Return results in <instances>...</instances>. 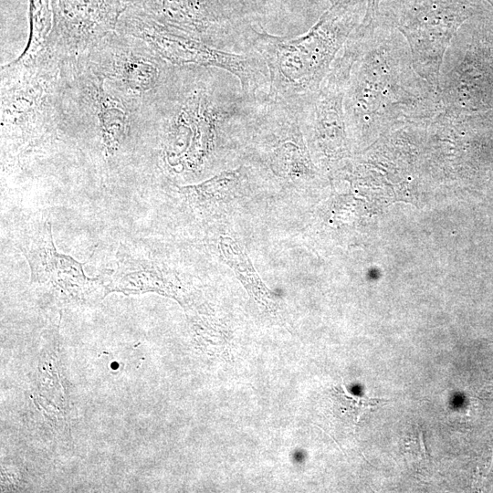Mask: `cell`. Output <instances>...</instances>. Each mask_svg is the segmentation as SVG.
Wrapping results in <instances>:
<instances>
[{"label": "cell", "instance_id": "6da1fadb", "mask_svg": "<svg viewBox=\"0 0 493 493\" xmlns=\"http://www.w3.org/2000/svg\"><path fill=\"white\" fill-rule=\"evenodd\" d=\"M260 97L246 94L226 70L177 67L169 86L147 107L166 162L179 171L203 169L235 140L246 137Z\"/></svg>", "mask_w": 493, "mask_h": 493}, {"label": "cell", "instance_id": "7a4b0ae2", "mask_svg": "<svg viewBox=\"0 0 493 493\" xmlns=\"http://www.w3.org/2000/svg\"><path fill=\"white\" fill-rule=\"evenodd\" d=\"M396 31L367 11L347 39L353 58L344 113L355 133L377 121L428 117L444 110L439 91L415 71L409 46Z\"/></svg>", "mask_w": 493, "mask_h": 493}, {"label": "cell", "instance_id": "3957f363", "mask_svg": "<svg viewBox=\"0 0 493 493\" xmlns=\"http://www.w3.org/2000/svg\"><path fill=\"white\" fill-rule=\"evenodd\" d=\"M362 0H336L306 32L284 37L256 29L251 52L264 60L268 97L294 103L319 89L351 33L358 26Z\"/></svg>", "mask_w": 493, "mask_h": 493}, {"label": "cell", "instance_id": "277c9868", "mask_svg": "<svg viewBox=\"0 0 493 493\" xmlns=\"http://www.w3.org/2000/svg\"><path fill=\"white\" fill-rule=\"evenodd\" d=\"M116 30L142 40L173 66L221 68L236 76L246 94L268 96L267 68L256 52L236 53L212 47L154 21L131 5L120 17Z\"/></svg>", "mask_w": 493, "mask_h": 493}, {"label": "cell", "instance_id": "5b68a950", "mask_svg": "<svg viewBox=\"0 0 493 493\" xmlns=\"http://www.w3.org/2000/svg\"><path fill=\"white\" fill-rule=\"evenodd\" d=\"M376 9L406 40L415 71L439 91L445 54L469 14L466 0H389Z\"/></svg>", "mask_w": 493, "mask_h": 493}, {"label": "cell", "instance_id": "8992f818", "mask_svg": "<svg viewBox=\"0 0 493 493\" xmlns=\"http://www.w3.org/2000/svg\"><path fill=\"white\" fill-rule=\"evenodd\" d=\"M89 67L117 92L142 103L154 101L173 79L176 68L142 40L114 31L84 56Z\"/></svg>", "mask_w": 493, "mask_h": 493}, {"label": "cell", "instance_id": "52a82bcc", "mask_svg": "<svg viewBox=\"0 0 493 493\" xmlns=\"http://www.w3.org/2000/svg\"><path fill=\"white\" fill-rule=\"evenodd\" d=\"M131 6L154 21L212 47L251 52L255 30L223 0H129Z\"/></svg>", "mask_w": 493, "mask_h": 493}, {"label": "cell", "instance_id": "ba28073f", "mask_svg": "<svg viewBox=\"0 0 493 493\" xmlns=\"http://www.w3.org/2000/svg\"><path fill=\"white\" fill-rule=\"evenodd\" d=\"M129 0H50L52 27L44 47L63 58L87 55L116 31Z\"/></svg>", "mask_w": 493, "mask_h": 493}, {"label": "cell", "instance_id": "9c48e42d", "mask_svg": "<svg viewBox=\"0 0 493 493\" xmlns=\"http://www.w3.org/2000/svg\"><path fill=\"white\" fill-rule=\"evenodd\" d=\"M17 247L27 260L32 284L47 286L77 299H84L101 286L99 278H89L85 275L84 263L58 252L47 219L27 227L19 236Z\"/></svg>", "mask_w": 493, "mask_h": 493}, {"label": "cell", "instance_id": "30bf717a", "mask_svg": "<svg viewBox=\"0 0 493 493\" xmlns=\"http://www.w3.org/2000/svg\"><path fill=\"white\" fill-rule=\"evenodd\" d=\"M50 0H30L31 36L22 56H30L41 49L52 27Z\"/></svg>", "mask_w": 493, "mask_h": 493}, {"label": "cell", "instance_id": "8fae6325", "mask_svg": "<svg viewBox=\"0 0 493 493\" xmlns=\"http://www.w3.org/2000/svg\"><path fill=\"white\" fill-rule=\"evenodd\" d=\"M333 397L338 403L341 413L350 415L349 417L354 423H357L366 412L377 408L387 401L383 398L352 395L346 391L343 384L334 389Z\"/></svg>", "mask_w": 493, "mask_h": 493}]
</instances>
